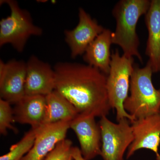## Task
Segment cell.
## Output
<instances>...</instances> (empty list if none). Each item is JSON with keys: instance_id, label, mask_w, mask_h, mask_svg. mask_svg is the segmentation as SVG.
<instances>
[{"instance_id": "6", "label": "cell", "mask_w": 160, "mask_h": 160, "mask_svg": "<svg viewBox=\"0 0 160 160\" xmlns=\"http://www.w3.org/2000/svg\"><path fill=\"white\" fill-rule=\"evenodd\" d=\"M115 123L106 116L101 118V156L103 160H124L125 152L133 140L130 121L124 118Z\"/></svg>"}, {"instance_id": "4", "label": "cell", "mask_w": 160, "mask_h": 160, "mask_svg": "<svg viewBox=\"0 0 160 160\" xmlns=\"http://www.w3.org/2000/svg\"><path fill=\"white\" fill-rule=\"evenodd\" d=\"M134 67L133 58L121 55L118 49L112 52L106 87L109 104L116 111L118 122L124 118L128 119L130 122L134 120L124 107V102L128 97L130 78Z\"/></svg>"}, {"instance_id": "17", "label": "cell", "mask_w": 160, "mask_h": 160, "mask_svg": "<svg viewBox=\"0 0 160 160\" xmlns=\"http://www.w3.org/2000/svg\"><path fill=\"white\" fill-rule=\"evenodd\" d=\"M38 128H31L18 142L12 146L8 153L1 157L0 160H22L33 146Z\"/></svg>"}, {"instance_id": "9", "label": "cell", "mask_w": 160, "mask_h": 160, "mask_svg": "<svg viewBox=\"0 0 160 160\" xmlns=\"http://www.w3.org/2000/svg\"><path fill=\"white\" fill-rule=\"evenodd\" d=\"M78 16L77 26L64 32L65 41L72 58L83 55L90 44L105 29L83 8L79 9Z\"/></svg>"}, {"instance_id": "3", "label": "cell", "mask_w": 160, "mask_h": 160, "mask_svg": "<svg viewBox=\"0 0 160 160\" xmlns=\"http://www.w3.org/2000/svg\"><path fill=\"white\" fill-rule=\"evenodd\" d=\"M147 62L143 68L135 66L130 78V95L125 100V110L134 120L160 112V89L152 83L153 73Z\"/></svg>"}, {"instance_id": "7", "label": "cell", "mask_w": 160, "mask_h": 160, "mask_svg": "<svg viewBox=\"0 0 160 160\" xmlns=\"http://www.w3.org/2000/svg\"><path fill=\"white\" fill-rule=\"evenodd\" d=\"M26 62L11 60L0 61V96L10 104H16L25 96Z\"/></svg>"}, {"instance_id": "20", "label": "cell", "mask_w": 160, "mask_h": 160, "mask_svg": "<svg viewBox=\"0 0 160 160\" xmlns=\"http://www.w3.org/2000/svg\"><path fill=\"white\" fill-rule=\"evenodd\" d=\"M72 156L73 160H85L82 156L79 148L77 147H72Z\"/></svg>"}, {"instance_id": "16", "label": "cell", "mask_w": 160, "mask_h": 160, "mask_svg": "<svg viewBox=\"0 0 160 160\" xmlns=\"http://www.w3.org/2000/svg\"><path fill=\"white\" fill-rule=\"evenodd\" d=\"M46 97V109L43 125L60 122H71L78 115L74 106L56 90Z\"/></svg>"}, {"instance_id": "2", "label": "cell", "mask_w": 160, "mask_h": 160, "mask_svg": "<svg viewBox=\"0 0 160 160\" xmlns=\"http://www.w3.org/2000/svg\"><path fill=\"white\" fill-rule=\"evenodd\" d=\"M150 3L149 0H121L112 10L116 23L115 30L112 32V44L119 46L124 55L135 57L141 63L143 59L139 50L137 26L140 18L147 13Z\"/></svg>"}, {"instance_id": "13", "label": "cell", "mask_w": 160, "mask_h": 160, "mask_svg": "<svg viewBox=\"0 0 160 160\" xmlns=\"http://www.w3.org/2000/svg\"><path fill=\"white\" fill-rule=\"evenodd\" d=\"M148 37L146 54L153 73L160 72V0H152L145 15Z\"/></svg>"}, {"instance_id": "5", "label": "cell", "mask_w": 160, "mask_h": 160, "mask_svg": "<svg viewBox=\"0 0 160 160\" xmlns=\"http://www.w3.org/2000/svg\"><path fill=\"white\" fill-rule=\"evenodd\" d=\"M2 2L8 5L11 13L0 21V46L9 44L18 52H22L29 38L42 35V29L33 24L30 13L22 9L17 2Z\"/></svg>"}, {"instance_id": "1", "label": "cell", "mask_w": 160, "mask_h": 160, "mask_svg": "<svg viewBox=\"0 0 160 160\" xmlns=\"http://www.w3.org/2000/svg\"><path fill=\"white\" fill-rule=\"evenodd\" d=\"M55 90L74 106L79 114L102 118L112 109L106 87L107 75L95 67L78 63L58 62Z\"/></svg>"}, {"instance_id": "18", "label": "cell", "mask_w": 160, "mask_h": 160, "mask_svg": "<svg viewBox=\"0 0 160 160\" xmlns=\"http://www.w3.org/2000/svg\"><path fill=\"white\" fill-rule=\"evenodd\" d=\"M10 103L0 99V133L3 135L7 134V130L12 129L17 132L18 130L12 126V123L15 122L13 109Z\"/></svg>"}, {"instance_id": "15", "label": "cell", "mask_w": 160, "mask_h": 160, "mask_svg": "<svg viewBox=\"0 0 160 160\" xmlns=\"http://www.w3.org/2000/svg\"><path fill=\"white\" fill-rule=\"evenodd\" d=\"M112 37L111 30L104 29L90 44L83 57L87 65L99 69L106 75L110 70Z\"/></svg>"}, {"instance_id": "12", "label": "cell", "mask_w": 160, "mask_h": 160, "mask_svg": "<svg viewBox=\"0 0 160 160\" xmlns=\"http://www.w3.org/2000/svg\"><path fill=\"white\" fill-rule=\"evenodd\" d=\"M70 122L44 124L38 129L33 146L22 160H44L57 145L66 139Z\"/></svg>"}, {"instance_id": "19", "label": "cell", "mask_w": 160, "mask_h": 160, "mask_svg": "<svg viewBox=\"0 0 160 160\" xmlns=\"http://www.w3.org/2000/svg\"><path fill=\"white\" fill-rule=\"evenodd\" d=\"M72 144L71 140L67 139L61 141L44 160H73Z\"/></svg>"}, {"instance_id": "14", "label": "cell", "mask_w": 160, "mask_h": 160, "mask_svg": "<svg viewBox=\"0 0 160 160\" xmlns=\"http://www.w3.org/2000/svg\"><path fill=\"white\" fill-rule=\"evenodd\" d=\"M46 109V96L25 95L13 109L15 122L37 129L44 124Z\"/></svg>"}, {"instance_id": "8", "label": "cell", "mask_w": 160, "mask_h": 160, "mask_svg": "<svg viewBox=\"0 0 160 160\" xmlns=\"http://www.w3.org/2000/svg\"><path fill=\"white\" fill-rule=\"evenodd\" d=\"M133 140L126 154L131 158L140 149H147L154 152L157 160H160V112L131 122Z\"/></svg>"}, {"instance_id": "11", "label": "cell", "mask_w": 160, "mask_h": 160, "mask_svg": "<svg viewBox=\"0 0 160 160\" xmlns=\"http://www.w3.org/2000/svg\"><path fill=\"white\" fill-rule=\"evenodd\" d=\"M55 72L48 63L31 56L26 62L25 95L46 96L55 90Z\"/></svg>"}, {"instance_id": "10", "label": "cell", "mask_w": 160, "mask_h": 160, "mask_svg": "<svg viewBox=\"0 0 160 160\" xmlns=\"http://www.w3.org/2000/svg\"><path fill=\"white\" fill-rule=\"evenodd\" d=\"M80 143V150L85 160H91L101 155L102 134L95 117L78 114L70 123Z\"/></svg>"}]
</instances>
